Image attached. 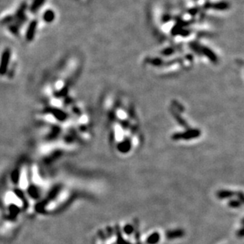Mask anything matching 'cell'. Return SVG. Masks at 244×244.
Segmentation results:
<instances>
[{"mask_svg":"<svg viewBox=\"0 0 244 244\" xmlns=\"http://www.w3.org/2000/svg\"><path fill=\"white\" fill-rule=\"evenodd\" d=\"M106 106L111 143L119 152H129L138 146L140 138V126L134 106L121 95L108 99Z\"/></svg>","mask_w":244,"mask_h":244,"instance_id":"6da1fadb","label":"cell"},{"mask_svg":"<svg viewBox=\"0 0 244 244\" xmlns=\"http://www.w3.org/2000/svg\"><path fill=\"white\" fill-rule=\"evenodd\" d=\"M10 58H11V51L9 49H6L2 52L1 61H0V75H3L7 73Z\"/></svg>","mask_w":244,"mask_h":244,"instance_id":"7a4b0ae2","label":"cell"},{"mask_svg":"<svg viewBox=\"0 0 244 244\" xmlns=\"http://www.w3.org/2000/svg\"><path fill=\"white\" fill-rule=\"evenodd\" d=\"M37 21H33L29 24V26L27 32H26V39L28 40H32L33 39V37H34L35 31H36V29H37Z\"/></svg>","mask_w":244,"mask_h":244,"instance_id":"3957f363","label":"cell"},{"mask_svg":"<svg viewBox=\"0 0 244 244\" xmlns=\"http://www.w3.org/2000/svg\"><path fill=\"white\" fill-rule=\"evenodd\" d=\"M51 112L52 113V114L54 115V116L56 117V119H58L59 120H61V121H62V120H65L66 118V115L65 114V112H63L62 111H61V110H59V109H50Z\"/></svg>","mask_w":244,"mask_h":244,"instance_id":"277c9868","label":"cell"},{"mask_svg":"<svg viewBox=\"0 0 244 244\" xmlns=\"http://www.w3.org/2000/svg\"><path fill=\"white\" fill-rule=\"evenodd\" d=\"M55 17H56V15H55L54 12L52 11H50V10L46 11L43 14V19L47 22H52L55 19Z\"/></svg>","mask_w":244,"mask_h":244,"instance_id":"5b68a950","label":"cell"},{"mask_svg":"<svg viewBox=\"0 0 244 244\" xmlns=\"http://www.w3.org/2000/svg\"><path fill=\"white\" fill-rule=\"evenodd\" d=\"M44 2V0H35V2L33 3V6L31 7V11H37V9L43 4V2Z\"/></svg>","mask_w":244,"mask_h":244,"instance_id":"8992f818","label":"cell"}]
</instances>
